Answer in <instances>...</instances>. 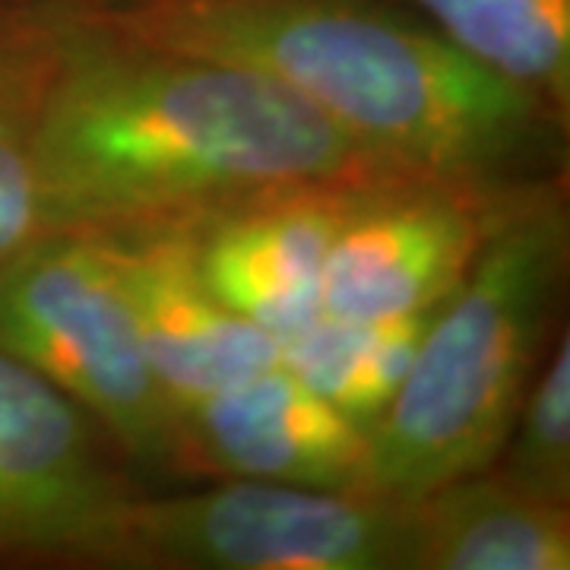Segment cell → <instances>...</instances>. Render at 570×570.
Segmentation results:
<instances>
[{
	"label": "cell",
	"mask_w": 570,
	"mask_h": 570,
	"mask_svg": "<svg viewBox=\"0 0 570 570\" xmlns=\"http://www.w3.org/2000/svg\"><path fill=\"white\" fill-rule=\"evenodd\" d=\"M102 13L142 39L261 70L409 175L479 187L568 175L570 118L400 0H137Z\"/></svg>",
	"instance_id": "7a4b0ae2"
},
{
	"label": "cell",
	"mask_w": 570,
	"mask_h": 570,
	"mask_svg": "<svg viewBox=\"0 0 570 570\" xmlns=\"http://www.w3.org/2000/svg\"><path fill=\"white\" fill-rule=\"evenodd\" d=\"M558 330L491 469L513 489L570 508V333Z\"/></svg>",
	"instance_id": "9a60e30c"
},
{
	"label": "cell",
	"mask_w": 570,
	"mask_h": 570,
	"mask_svg": "<svg viewBox=\"0 0 570 570\" xmlns=\"http://www.w3.org/2000/svg\"><path fill=\"white\" fill-rule=\"evenodd\" d=\"M415 504V570H568L570 508L479 469Z\"/></svg>",
	"instance_id": "8fae6325"
},
{
	"label": "cell",
	"mask_w": 570,
	"mask_h": 570,
	"mask_svg": "<svg viewBox=\"0 0 570 570\" xmlns=\"http://www.w3.org/2000/svg\"><path fill=\"white\" fill-rule=\"evenodd\" d=\"M63 7L0 13V261L39 235L36 137Z\"/></svg>",
	"instance_id": "5bb4252c"
},
{
	"label": "cell",
	"mask_w": 570,
	"mask_h": 570,
	"mask_svg": "<svg viewBox=\"0 0 570 570\" xmlns=\"http://www.w3.org/2000/svg\"><path fill=\"white\" fill-rule=\"evenodd\" d=\"M137 0H0V13L36 10V7H77V10H121Z\"/></svg>",
	"instance_id": "2e32d148"
},
{
	"label": "cell",
	"mask_w": 570,
	"mask_h": 570,
	"mask_svg": "<svg viewBox=\"0 0 570 570\" xmlns=\"http://www.w3.org/2000/svg\"><path fill=\"white\" fill-rule=\"evenodd\" d=\"M92 570H415V504L371 491L206 482L130 494Z\"/></svg>",
	"instance_id": "277c9868"
},
{
	"label": "cell",
	"mask_w": 570,
	"mask_h": 570,
	"mask_svg": "<svg viewBox=\"0 0 570 570\" xmlns=\"http://www.w3.org/2000/svg\"><path fill=\"white\" fill-rule=\"evenodd\" d=\"M568 264V175L501 190L475 261L367 428L371 494L419 501L494 463L558 333Z\"/></svg>",
	"instance_id": "3957f363"
},
{
	"label": "cell",
	"mask_w": 570,
	"mask_h": 570,
	"mask_svg": "<svg viewBox=\"0 0 570 570\" xmlns=\"http://www.w3.org/2000/svg\"><path fill=\"white\" fill-rule=\"evenodd\" d=\"M99 425L0 348V568H89L137 489Z\"/></svg>",
	"instance_id": "8992f818"
},
{
	"label": "cell",
	"mask_w": 570,
	"mask_h": 570,
	"mask_svg": "<svg viewBox=\"0 0 570 570\" xmlns=\"http://www.w3.org/2000/svg\"><path fill=\"white\" fill-rule=\"evenodd\" d=\"M438 307L381 321L321 314L279 343V365L367 431L403 387Z\"/></svg>",
	"instance_id": "4fadbf2b"
},
{
	"label": "cell",
	"mask_w": 570,
	"mask_h": 570,
	"mask_svg": "<svg viewBox=\"0 0 570 570\" xmlns=\"http://www.w3.org/2000/svg\"><path fill=\"white\" fill-rule=\"evenodd\" d=\"M365 187H298L197 225L200 276L228 311L283 343L321 317L326 254Z\"/></svg>",
	"instance_id": "30bf717a"
},
{
	"label": "cell",
	"mask_w": 570,
	"mask_h": 570,
	"mask_svg": "<svg viewBox=\"0 0 570 570\" xmlns=\"http://www.w3.org/2000/svg\"><path fill=\"white\" fill-rule=\"evenodd\" d=\"M501 190L438 178L365 187L326 254L321 314L381 321L444 305L482 247Z\"/></svg>",
	"instance_id": "52a82bcc"
},
{
	"label": "cell",
	"mask_w": 570,
	"mask_h": 570,
	"mask_svg": "<svg viewBox=\"0 0 570 570\" xmlns=\"http://www.w3.org/2000/svg\"><path fill=\"white\" fill-rule=\"evenodd\" d=\"M419 178L288 86L63 7L36 137L39 232L197 228L273 194Z\"/></svg>",
	"instance_id": "6da1fadb"
},
{
	"label": "cell",
	"mask_w": 570,
	"mask_h": 570,
	"mask_svg": "<svg viewBox=\"0 0 570 570\" xmlns=\"http://www.w3.org/2000/svg\"><path fill=\"white\" fill-rule=\"evenodd\" d=\"M0 348L77 403L121 463L171 475L175 409L96 238L39 232L0 261Z\"/></svg>",
	"instance_id": "5b68a950"
},
{
	"label": "cell",
	"mask_w": 570,
	"mask_h": 570,
	"mask_svg": "<svg viewBox=\"0 0 570 570\" xmlns=\"http://www.w3.org/2000/svg\"><path fill=\"white\" fill-rule=\"evenodd\" d=\"M130 305L146 362L171 409L279 365V340L213 295L197 266L194 228L96 238Z\"/></svg>",
	"instance_id": "9c48e42d"
},
{
	"label": "cell",
	"mask_w": 570,
	"mask_h": 570,
	"mask_svg": "<svg viewBox=\"0 0 570 570\" xmlns=\"http://www.w3.org/2000/svg\"><path fill=\"white\" fill-rule=\"evenodd\" d=\"M171 475L367 491V431L269 365L175 412Z\"/></svg>",
	"instance_id": "ba28073f"
},
{
	"label": "cell",
	"mask_w": 570,
	"mask_h": 570,
	"mask_svg": "<svg viewBox=\"0 0 570 570\" xmlns=\"http://www.w3.org/2000/svg\"><path fill=\"white\" fill-rule=\"evenodd\" d=\"M463 55L570 118V0H400Z\"/></svg>",
	"instance_id": "7c38bea8"
}]
</instances>
